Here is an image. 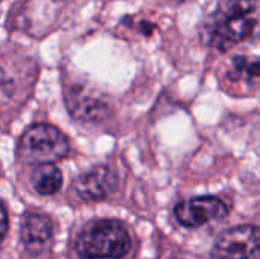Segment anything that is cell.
<instances>
[{"instance_id": "obj_1", "label": "cell", "mask_w": 260, "mask_h": 259, "mask_svg": "<svg viewBox=\"0 0 260 259\" xmlns=\"http://www.w3.org/2000/svg\"><path fill=\"white\" fill-rule=\"evenodd\" d=\"M204 43L225 52L260 37V0H225L203 24Z\"/></svg>"}, {"instance_id": "obj_2", "label": "cell", "mask_w": 260, "mask_h": 259, "mask_svg": "<svg viewBox=\"0 0 260 259\" xmlns=\"http://www.w3.org/2000/svg\"><path fill=\"white\" fill-rule=\"evenodd\" d=\"M75 250L82 259H120L131 250V237L119 221H91L79 232Z\"/></svg>"}, {"instance_id": "obj_3", "label": "cell", "mask_w": 260, "mask_h": 259, "mask_svg": "<svg viewBox=\"0 0 260 259\" xmlns=\"http://www.w3.org/2000/svg\"><path fill=\"white\" fill-rule=\"evenodd\" d=\"M69 140L49 124H35L29 127L18 145V153L26 163H53L69 154Z\"/></svg>"}, {"instance_id": "obj_4", "label": "cell", "mask_w": 260, "mask_h": 259, "mask_svg": "<svg viewBox=\"0 0 260 259\" xmlns=\"http://www.w3.org/2000/svg\"><path fill=\"white\" fill-rule=\"evenodd\" d=\"M212 259H260V227L242 224L219 235Z\"/></svg>"}, {"instance_id": "obj_5", "label": "cell", "mask_w": 260, "mask_h": 259, "mask_svg": "<svg viewBox=\"0 0 260 259\" xmlns=\"http://www.w3.org/2000/svg\"><path fill=\"white\" fill-rule=\"evenodd\" d=\"M174 215L181 226L197 229L225 218L229 215V208L224 200L213 195H204L178 203L174 209Z\"/></svg>"}, {"instance_id": "obj_6", "label": "cell", "mask_w": 260, "mask_h": 259, "mask_svg": "<svg viewBox=\"0 0 260 259\" xmlns=\"http://www.w3.org/2000/svg\"><path fill=\"white\" fill-rule=\"evenodd\" d=\"M66 105L72 118L81 122H101L110 114L108 104L82 85H72L66 92Z\"/></svg>"}, {"instance_id": "obj_7", "label": "cell", "mask_w": 260, "mask_h": 259, "mask_svg": "<svg viewBox=\"0 0 260 259\" xmlns=\"http://www.w3.org/2000/svg\"><path fill=\"white\" fill-rule=\"evenodd\" d=\"M117 188V176L108 166H96L79 176L73 183L75 194L84 202H98L107 198Z\"/></svg>"}, {"instance_id": "obj_8", "label": "cell", "mask_w": 260, "mask_h": 259, "mask_svg": "<svg viewBox=\"0 0 260 259\" xmlns=\"http://www.w3.org/2000/svg\"><path fill=\"white\" fill-rule=\"evenodd\" d=\"M20 235L21 243L29 253L41 255L52 246L53 224L50 218L43 214H29L23 221Z\"/></svg>"}, {"instance_id": "obj_9", "label": "cell", "mask_w": 260, "mask_h": 259, "mask_svg": "<svg viewBox=\"0 0 260 259\" xmlns=\"http://www.w3.org/2000/svg\"><path fill=\"white\" fill-rule=\"evenodd\" d=\"M225 78L232 84H245L253 85L260 79V58L239 55L232 60L230 69L225 73Z\"/></svg>"}, {"instance_id": "obj_10", "label": "cell", "mask_w": 260, "mask_h": 259, "mask_svg": "<svg viewBox=\"0 0 260 259\" xmlns=\"http://www.w3.org/2000/svg\"><path fill=\"white\" fill-rule=\"evenodd\" d=\"M34 189L41 195H52L61 189L62 185V174L61 171L52 163H41L38 165L30 177Z\"/></svg>"}, {"instance_id": "obj_11", "label": "cell", "mask_w": 260, "mask_h": 259, "mask_svg": "<svg viewBox=\"0 0 260 259\" xmlns=\"http://www.w3.org/2000/svg\"><path fill=\"white\" fill-rule=\"evenodd\" d=\"M12 81L6 76V73L0 69V98H8L12 92Z\"/></svg>"}, {"instance_id": "obj_12", "label": "cell", "mask_w": 260, "mask_h": 259, "mask_svg": "<svg viewBox=\"0 0 260 259\" xmlns=\"http://www.w3.org/2000/svg\"><path fill=\"white\" fill-rule=\"evenodd\" d=\"M6 232H8V214L3 203L0 202V241L5 238Z\"/></svg>"}, {"instance_id": "obj_13", "label": "cell", "mask_w": 260, "mask_h": 259, "mask_svg": "<svg viewBox=\"0 0 260 259\" xmlns=\"http://www.w3.org/2000/svg\"><path fill=\"white\" fill-rule=\"evenodd\" d=\"M174 2H177V3H183V2H186V0H174Z\"/></svg>"}]
</instances>
